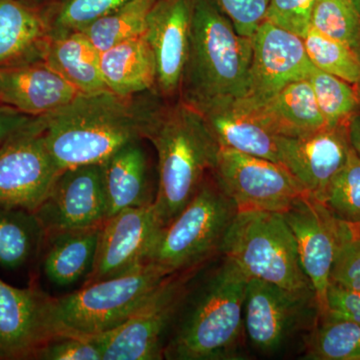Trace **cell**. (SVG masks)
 Segmentation results:
<instances>
[{
    "label": "cell",
    "mask_w": 360,
    "mask_h": 360,
    "mask_svg": "<svg viewBox=\"0 0 360 360\" xmlns=\"http://www.w3.org/2000/svg\"><path fill=\"white\" fill-rule=\"evenodd\" d=\"M248 105L277 136H302L328 127L307 79L291 82L264 103Z\"/></svg>",
    "instance_id": "obj_23"
},
{
    "label": "cell",
    "mask_w": 360,
    "mask_h": 360,
    "mask_svg": "<svg viewBox=\"0 0 360 360\" xmlns=\"http://www.w3.org/2000/svg\"><path fill=\"white\" fill-rule=\"evenodd\" d=\"M330 283L360 292V236L357 225L341 221Z\"/></svg>",
    "instance_id": "obj_35"
},
{
    "label": "cell",
    "mask_w": 360,
    "mask_h": 360,
    "mask_svg": "<svg viewBox=\"0 0 360 360\" xmlns=\"http://www.w3.org/2000/svg\"><path fill=\"white\" fill-rule=\"evenodd\" d=\"M248 278L229 258L195 290H189L165 349L172 360L241 359Z\"/></svg>",
    "instance_id": "obj_2"
},
{
    "label": "cell",
    "mask_w": 360,
    "mask_h": 360,
    "mask_svg": "<svg viewBox=\"0 0 360 360\" xmlns=\"http://www.w3.org/2000/svg\"><path fill=\"white\" fill-rule=\"evenodd\" d=\"M28 6L35 7V8L44 9L45 7L51 6V4H56L58 0H21Z\"/></svg>",
    "instance_id": "obj_42"
},
{
    "label": "cell",
    "mask_w": 360,
    "mask_h": 360,
    "mask_svg": "<svg viewBox=\"0 0 360 360\" xmlns=\"http://www.w3.org/2000/svg\"><path fill=\"white\" fill-rule=\"evenodd\" d=\"M356 52H357V54H359V59H360V49ZM355 89H356L357 94H359V101H360V82L359 84L356 85V86H355Z\"/></svg>",
    "instance_id": "obj_44"
},
{
    "label": "cell",
    "mask_w": 360,
    "mask_h": 360,
    "mask_svg": "<svg viewBox=\"0 0 360 360\" xmlns=\"http://www.w3.org/2000/svg\"><path fill=\"white\" fill-rule=\"evenodd\" d=\"M34 359L103 360L101 349L89 336L58 335L44 345Z\"/></svg>",
    "instance_id": "obj_37"
},
{
    "label": "cell",
    "mask_w": 360,
    "mask_h": 360,
    "mask_svg": "<svg viewBox=\"0 0 360 360\" xmlns=\"http://www.w3.org/2000/svg\"><path fill=\"white\" fill-rule=\"evenodd\" d=\"M283 215L295 236L300 264L314 288L321 317L326 309L341 220L323 203L307 195L297 198Z\"/></svg>",
    "instance_id": "obj_15"
},
{
    "label": "cell",
    "mask_w": 360,
    "mask_h": 360,
    "mask_svg": "<svg viewBox=\"0 0 360 360\" xmlns=\"http://www.w3.org/2000/svg\"><path fill=\"white\" fill-rule=\"evenodd\" d=\"M34 116L26 115L9 106L0 104V146L16 131L30 124Z\"/></svg>",
    "instance_id": "obj_40"
},
{
    "label": "cell",
    "mask_w": 360,
    "mask_h": 360,
    "mask_svg": "<svg viewBox=\"0 0 360 360\" xmlns=\"http://www.w3.org/2000/svg\"><path fill=\"white\" fill-rule=\"evenodd\" d=\"M46 238L34 212L0 206V265L18 269L30 262Z\"/></svg>",
    "instance_id": "obj_27"
},
{
    "label": "cell",
    "mask_w": 360,
    "mask_h": 360,
    "mask_svg": "<svg viewBox=\"0 0 360 360\" xmlns=\"http://www.w3.org/2000/svg\"><path fill=\"white\" fill-rule=\"evenodd\" d=\"M357 231H359V236H360V224L357 225Z\"/></svg>",
    "instance_id": "obj_45"
},
{
    "label": "cell",
    "mask_w": 360,
    "mask_h": 360,
    "mask_svg": "<svg viewBox=\"0 0 360 360\" xmlns=\"http://www.w3.org/2000/svg\"><path fill=\"white\" fill-rule=\"evenodd\" d=\"M305 359L360 360V324L319 319L307 340Z\"/></svg>",
    "instance_id": "obj_29"
},
{
    "label": "cell",
    "mask_w": 360,
    "mask_h": 360,
    "mask_svg": "<svg viewBox=\"0 0 360 360\" xmlns=\"http://www.w3.org/2000/svg\"><path fill=\"white\" fill-rule=\"evenodd\" d=\"M129 0H58L41 9L51 37L82 32L94 21L129 2Z\"/></svg>",
    "instance_id": "obj_32"
},
{
    "label": "cell",
    "mask_w": 360,
    "mask_h": 360,
    "mask_svg": "<svg viewBox=\"0 0 360 360\" xmlns=\"http://www.w3.org/2000/svg\"><path fill=\"white\" fill-rule=\"evenodd\" d=\"M231 21L236 32L252 37L265 20L269 0H212Z\"/></svg>",
    "instance_id": "obj_38"
},
{
    "label": "cell",
    "mask_w": 360,
    "mask_h": 360,
    "mask_svg": "<svg viewBox=\"0 0 360 360\" xmlns=\"http://www.w3.org/2000/svg\"><path fill=\"white\" fill-rule=\"evenodd\" d=\"M319 0H269L265 20L303 37L310 30L312 13Z\"/></svg>",
    "instance_id": "obj_36"
},
{
    "label": "cell",
    "mask_w": 360,
    "mask_h": 360,
    "mask_svg": "<svg viewBox=\"0 0 360 360\" xmlns=\"http://www.w3.org/2000/svg\"><path fill=\"white\" fill-rule=\"evenodd\" d=\"M300 37L264 20L252 37L248 91L250 105L269 101L286 85L307 79L314 68Z\"/></svg>",
    "instance_id": "obj_13"
},
{
    "label": "cell",
    "mask_w": 360,
    "mask_h": 360,
    "mask_svg": "<svg viewBox=\"0 0 360 360\" xmlns=\"http://www.w3.org/2000/svg\"><path fill=\"white\" fill-rule=\"evenodd\" d=\"M238 212V206L213 176L206 177L191 202L161 229L148 262L169 274L202 267L220 252Z\"/></svg>",
    "instance_id": "obj_7"
},
{
    "label": "cell",
    "mask_w": 360,
    "mask_h": 360,
    "mask_svg": "<svg viewBox=\"0 0 360 360\" xmlns=\"http://www.w3.org/2000/svg\"><path fill=\"white\" fill-rule=\"evenodd\" d=\"M78 94L44 60L0 68V104L26 115H51Z\"/></svg>",
    "instance_id": "obj_19"
},
{
    "label": "cell",
    "mask_w": 360,
    "mask_h": 360,
    "mask_svg": "<svg viewBox=\"0 0 360 360\" xmlns=\"http://www.w3.org/2000/svg\"><path fill=\"white\" fill-rule=\"evenodd\" d=\"M322 203L341 221L360 224V160L352 148L347 162L328 186Z\"/></svg>",
    "instance_id": "obj_34"
},
{
    "label": "cell",
    "mask_w": 360,
    "mask_h": 360,
    "mask_svg": "<svg viewBox=\"0 0 360 360\" xmlns=\"http://www.w3.org/2000/svg\"><path fill=\"white\" fill-rule=\"evenodd\" d=\"M307 56L315 68L356 86L360 82V59L347 44L310 27L303 37Z\"/></svg>",
    "instance_id": "obj_31"
},
{
    "label": "cell",
    "mask_w": 360,
    "mask_h": 360,
    "mask_svg": "<svg viewBox=\"0 0 360 360\" xmlns=\"http://www.w3.org/2000/svg\"><path fill=\"white\" fill-rule=\"evenodd\" d=\"M193 0H155L146 37L155 54L156 90L165 98L179 94L191 39Z\"/></svg>",
    "instance_id": "obj_18"
},
{
    "label": "cell",
    "mask_w": 360,
    "mask_h": 360,
    "mask_svg": "<svg viewBox=\"0 0 360 360\" xmlns=\"http://www.w3.org/2000/svg\"><path fill=\"white\" fill-rule=\"evenodd\" d=\"M162 105L153 92L120 96L110 90L79 94L44 116V137L61 170L97 165L130 142L148 139Z\"/></svg>",
    "instance_id": "obj_1"
},
{
    "label": "cell",
    "mask_w": 360,
    "mask_h": 360,
    "mask_svg": "<svg viewBox=\"0 0 360 360\" xmlns=\"http://www.w3.org/2000/svg\"><path fill=\"white\" fill-rule=\"evenodd\" d=\"M347 134L350 146L360 160V105L347 122Z\"/></svg>",
    "instance_id": "obj_41"
},
{
    "label": "cell",
    "mask_w": 360,
    "mask_h": 360,
    "mask_svg": "<svg viewBox=\"0 0 360 360\" xmlns=\"http://www.w3.org/2000/svg\"><path fill=\"white\" fill-rule=\"evenodd\" d=\"M220 253L248 279H260L295 292L314 293L283 213L239 210L225 234Z\"/></svg>",
    "instance_id": "obj_5"
},
{
    "label": "cell",
    "mask_w": 360,
    "mask_h": 360,
    "mask_svg": "<svg viewBox=\"0 0 360 360\" xmlns=\"http://www.w3.org/2000/svg\"><path fill=\"white\" fill-rule=\"evenodd\" d=\"M319 319H341L360 324V292L329 283L326 312Z\"/></svg>",
    "instance_id": "obj_39"
},
{
    "label": "cell",
    "mask_w": 360,
    "mask_h": 360,
    "mask_svg": "<svg viewBox=\"0 0 360 360\" xmlns=\"http://www.w3.org/2000/svg\"><path fill=\"white\" fill-rule=\"evenodd\" d=\"M348 1L354 7L355 11L359 13L360 18V0H348Z\"/></svg>",
    "instance_id": "obj_43"
},
{
    "label": "cell",
    "mask_w": 360,
    "mask_h": 360,
    "mask_svg": "<svg viewBox=\"0 0 360 360\" xmlns=\"http://www.w3.org/2000/svg\"><path fill=\"white\" fill-rule=\"evenodd\" d=\"M101 225L46 236L49 248L44 270L51 283L63 288L89 276L94 266Z\"/></svg>",
    "instance_id": "obj_26"
},
{
    "label": "cell",
    "mask_w": 360,
    "mask_h": 360,
    "mask_svg": "<svg viewBox=\"0 0 360 360\" xmlns=\"http://www.w3.org/2000/svg\"><path fill=\"white\" fill-rule=\"evenodd\" d=\"M155 0H129L115 11L94 21L82 32L99 51L141 37L146 33L148 16Z\"/></svg>",
    "instance_id": "obj_28"
},
{
    "label": "cell",
    "mask_w": 360,
    "mask_h": 360,
    "mask_svg": "<svg viewBox=\"0 0 360 360\" xmlns=\"http://www.w3.org/2000/svg\"><path fill=\"white\" fill-rule=\"evenodd\" d=\"M146 139L158 153L153 205L165 227L200 191L214 168L220 148L200 111L181 101L161 105Z\"/></svg>",
    "instance_id": "obj_4"
},
{
    "label": "cell",
    "mask_w": 360,
    "mask_h": 360,
    "mask_svg": "<svg viewBox=\"0 0 360 360\" xmlns=\"http://www.w3.org/2000/svg\"><path fill=\"white\" fill-rule=\"evenodd\" d=\"M101 68L108 90L117 96H139L156 86L155 54L146 33L101 52Z\"/></svg>",
    "instance_id": "obj_24"
},
{
    "label": "cell",
    "mask_w": 360,
    "mask_h": 360,
    "mask_svg": "<svg viewBox=\"0 0 360 360\" xmlns=\"http://www.w3.org/2000/svg\"><path fill=\"white\" fill-rule=\"evenodd\" d=\"M252 37L238 34L212 0H193L179 101L202 111L248 91Z\"/></svg>",
    "instance_id": "obj_3"
},
{
    "label": "cell",
    "mask_w": 360,
    "mask_h": 360,
    "mask_svg": "<svg viewBox=\"0 0 360 360\" xmlns=\"http://www.w3.org/2000/svg\"><path fill=\"white\" fill-rule=\"evenodd\" d=\"M168 276L167 270L146 262L129 274L53 298L52 316L58 335L110 333L124 323Z\"/></svg>",
    "instance_id": "obj_6"
},
{
    "label": "cell",
    "mask_w": 360,
    "mask_h": 360,
    "mask_svg": "<svg viewBox=\"0 0 360 360\" xmlns=\"http://www.w3.org/2000/svg\"><path fill=\"white\" fill-rule=\"evenodd\" d=\"M162 229L153 203L108 217L101 225L85 285L123 276L146 264Z\"/></svg>",
    "instance_id": "obj_12"
},
{
    "label": "cell",
    "mask_w": 360,
    "mask_h": 360,
    "mask_svg": "<svg viewBox=\"0 0 360 360\" xmlns=\"http://www.w3.org/2000/svg\"><path fill=\"white\" fill-rule=\"evenodd\" d=\"M44 116H37L0 146V206L35 212L63 170L44 137Z\"/></svg>",
    "instance_id": "obj_9"
},
{
    "label": "cell",
    "mask_w": 360,
    "mask_h": 360,
    "mask_svg": "<svg viewBox=\"0 0 360 360\" xmlns=\"http://www.w3.org/2000/svg\"><path fill=\"white\" fill-rule=\"evenodd\" d=\"M277 146L279 165L297 180L305 195L319 202H323L328 186L352 149L347 124L302 136H278Z\"/></svg>",
    "instance_id": "obj_17"
},
{
    "label": "cell",
    "mask_w": 360,
    "mask_h": 360,
    "mask_svg": "<svg viewBox=\"0 0 360 360\" xmlns=\"http://www.w3.org/2000/svg\"><path fill=\"white\" fill-rule=\"evenodd\" d=\"M212 174L239 210L283 213L300 196L302 187L283 165L220 148Z\"/></svg>",
    "instance_id": "obj_10"
},
{
    "label": "cell",
    "mask_w": 360,
    "mask_h": 360,
    "mask_svg": "<svg viewBox=\"0 0 360 360\" xmlns=\"http://www.w3.org/2000/svg\"><path fill=\"white\" fill-rule=\"evenodd\" d=\"M326 124L329 127L347 124L350 116L359 110V94L354 85L329 75L319 68H312L309 78Z\"/></svg>",
    "instance_id": "obj_30"
},
{
    "label": "cell",
    "mask_w": 360,
    "mask_h": 360,
    "mask_svg": "<svg viewBox=\"0 0 360 360\" xmlns=\"http://www.w3.org/2000/svg\"><path fill=\"white\" fill-rule=\"evenodd\" d=\"M200 113L220 148L278 163V136L265 127L243 98L222 101Z\"/></svg>",
    "instance_id": "obj_20"
},
{
    "label": "cell",
    "mask_w": 360,
    "mask_h": 360,
    "mask_svg": "<svg viewBox=\"0 0 360 360\" xmlns=\"http://www.w3.org/2000/svg\"><path fill=\"white\" fill-rule=\"evenodd\" d=\"M34 213L45 236L103 224L108 207L101 163L63 170Z\"/></svg>",
    "instance_id": "obj_14"
},
{
    "label": "cell",
    "mask_w": 360,
    "mask_h": 360,
    "mask_svg": "<svg viewBox=\"0 0 360 360\" xmlns=\"http://www.w3.org/2000/svg\"><path fill=\"white\" fill-rule=\"evenodd\" d=\"M141 142H130L101 163L108 219L122 210L155 202L148 155Z\"/></svg>",
    "instance_id": "obj_21"
},
{
    "label": "cell",
    "mask_w": 360,
    "mask_h": 360,
    "mask_svg": "<svg viewBox=\"0 0 360 360\" xmlns=\"http://www.w3.org/2000/svg\"><path fill=\"white\" fill-rule=\"evenodd\" d=\"M53 298L35 288H18L0 279V359H34L58 336Z\"/></svg>",
    "instance_id": "obj_16"
},
{
    "label": "cell",
    "mask_w": 360,
    "mask_h": 360,
    "mask_svg": "<svg viewBox=\"0 0 360 360\" xmlns=\"http://www.w3.org/2000/svg\"><path fill=\"white\" fill-rule=\"evenodd\" d=\"M201 267L170 274L124 323L110 333L89 336L103 360L165 359L168 336Z\"/></svg>",
    "instance_id": "obj_8"
},
{
    "label": "cell",
    "mask_w": 360,
    "mask_h": 360,
    "mask_svg": "<svg viewBox=\"0 0 360 360\" xmlns=\"http://www.w3.org/2000/svg\"><path fill=\"white\" fill-rule=\"evenodd\" d=\"M311 314H319L314 293L248 279L243 307L245 335L262 354L278 352Z\"/></svg>",
    "instance_id": "obj_11"
},
{
    "label": "cell",
    "mask_w": 360,
    "mask_h": 360,
    "mask_svg": "<svg viewBox=\"0 0 360 360\" xmlns=\"http://www.w3.org/2000/svg\"><path fill=\"white\" fill-rule=\"evenodd\" d=\"M310 27L354 49H360V18L348 0H319Z\"/></svg>",
    "instance_id": "obj_33"
},
{
    "label": "cell",
    "mask_w": 360,
    "mask_h": 360,
    "mask_svg": "<svg viewBox=\"0 0 360 360\" xmlns=\"http://www.w3.org/2000/svg\"><path fill=\"white\" fill-rule=\"evenodd\" d=\"M51 34L41 9L0 0V68L44 60Z\"/></svg>",
    "instance_id": "obj_22"
},
{
    "label": "cell",
    "mask_w": 360,
    "mask_h": 360,
    "mask_svg": "<svg viewBox=\"0 0 360 360\" xmlns=\"http://www.w3.org/2000/svg\"><path fill=\"white\" fill-rule=\"evenodd\" d=\"M101 53L82 32L51 37L44 60L79 94L108 90L101 68Z\"/></svg>",
    "instance_id": "obj_25"
}]
</instances>
